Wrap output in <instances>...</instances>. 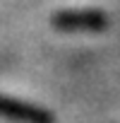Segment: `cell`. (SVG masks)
<instances>
[{"mask_svg":"<svg viewBox=\"0 0 120 123\" xmlns=\"http://www.w3.org/2000/svg\"><path fill=\"white\" fill-rule=\"evenodd\" d=\"M0 116L17 123H53V116L46 109H38L17 99H7V97H0Z\"/></svg>","mask_w":120,"mask_h":123,"instance_id":"obj_1","label":"cell"},{"mask_svg":"<svg viewBox=\"0 0 120 123\" xmlns=\"http://www.w3.org/2000/svg\"><path fill=\"white\" fill-rule=\"evenodd\" d=\"M53 24L58 29H101L106 27V17L101 12H89V10H77V12H58L53 17Z\"/></svg>","mask_w":120,"mask_h":123,"instance_id":"obj_2","label":"cell"}]
</instances>
